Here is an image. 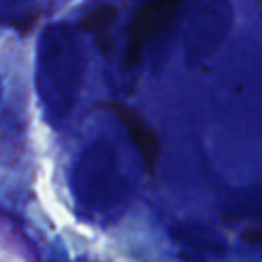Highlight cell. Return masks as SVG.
I'll return each mask as SVG.
<instances>
[{
	"label": "cell",
	"mask_w": 262,
	"mask_h": 262,
	"mask_svg": "<svg viewBox=\"0 0 262 262\" xmlns=\"http://www.w3.org/2000/svg\"><path fill=\"white\" fill-rule=\"evenodd\" d=\"M182 0H147L129 25V37L125 45V66H135L145 45L166 29L178 12Z\"/></svg>",
	"instance_id": "cell-1"
},
{
	"label": "cell",
	"mask_w": 262,
	"mask_h": 262,
	"mask_svg": "<svg viewBox=\"0 0 262 262\" xmlns=\"http://www.w3.org/2000/svg\"><path fill=\"white\" fill-rule=\"evenodd\" d=\"M229 8L223 0L207 2L194 16L188 31V53L199 61L213 51V47L223 39L227 31Z\"/></svg>",
	"instance_id": "cell-2"
},
{
	"label": "cell",
	"mask_w": 262,
	"mask_h": 262,
	"mask_svg": "<svg viewBox=\"0 0 262 262\" xmlns=\"http://www.w3.org/2000/svg\"><path fill=\"white\" fill-rule=\"evenodd\" d=\"M113 111L117 113L119 121L127 129V133L133 139V143L137 145L145 166H149V170H151L156 166V162H158V156H160V141H158L156 133L137 117L135 111H131V108H127L123 104H113Z\"/></svg>",
	"instance_id": "cell-3"
},
{
	"label": "cell",
	"mask_w": 262,
	"mask_h": 262,
	"mask_svg": "<svg viewBox=\"0 0 262 262\" xmlns=\"http://www.w3.org/2000/svg\"><path fill=\"white\" fill-rule=\"evenodd\" d=\"M115 18H117V8L111 6V4H104V6H98V8H94L92 12H88L84 16L82 29L88 31V33H100V31L108 29Z\"/></svg>",
	"instance_id": "cell-4"
}]
</instances>
